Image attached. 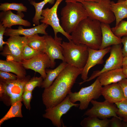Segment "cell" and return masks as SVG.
I'll use <instances>...</instances> for the list:
<instances>
[{"mask_svg":"<svg viewBox=\"0 0 127 127\" xmlns=\"http://www.w3.org/2000/svg\"><path fill=\"white\" fill-rule=\"evenodd\" d=\"M83 69L68 64L42 95L46 109L52 108L62 101L71 92V89Z\"/></svg>","mask_w":127,"mask_h":127,"instance_id":"cell-1","label":"cell"},{"mask_svg":"<svg viewBox=\"0 0 127 127\" xmlns=\"http://www.w3.org/2000/svg\"><path fill=\"white\" fill-rule=\"evenodd\" d=\"M101 23L88 17L81 21L71 33L72 41L76 44L85 45L98 50L102 41Z\"/></svg>","mask_w":127,"mask_h":127,"instance_id":"cell-2","label":"cell"},{"mask_svg":"<svg viewBox=\"0 0 127 127\" xmlns=\"http://www.w3.org/2000/svg\"><path fill=\"white\" fill-rule=\"evenodd\" d=\"M61 26L66 32L70 34L80 22L88 17L82 3L79 2L66 3L61 10Z\"/></svg>","mask_w":127,"mask_h":127,"instance_id":"cell-3","label":"cell"},{"mask_svg":"<svg viewBox=\"0 0 127 127\" xmlns=\"http://www.w3.org/2000/svg\"><path fill=\"white\" fill-rule=\"evenodd\" d=\"M64 62L78 68L83 69L88 57V47L85 45L76 44L71 40L63 41L61 44Z\"/></svg>","mask_w":127,"mask_h":127,"instance_id":"cell-4","label":"cell"},{"mask_svg":"<svg viewBox=\"0 0 127 127\" xmlns=\"http://www.w3.org/2000/svg\"><path fill=\"white\" fill-rule=\"evenodd\" d=\"M31 78L28 75L23 78L5 80L0 79V84L4 88V92L0 96L1 99L7 106H9L19 101H23L22 96L26 83Z\"/></svg>","mask_w":127,"mask_h":127,"instance_id":"cell-5","label":"cell"},{"mask_svg":"<svg viewBox=\"0 0 127 127\" xmlns=\"http://www.w3.org/2000/svg\"><path fill=\"white\" fill-rule=\"evenodd\" d=\"M110 0H102L97 2L83 1L81 3L85 9L88 17L101 23L111 24L115 20L111 9Z\"/></svg>","mask_w":127,"mask_h":127,"instance_id":"cell-6","label":"cell"},{"mask_svg":"<svg viewBox=\"0 0 127 127\" xmlns=\"http://www.w3.org/2000/svg\"><path fill=\"white\" fill-rule=\"evenodd\" d=\"M98 78L90 85L82 87L77 92H71L68 95L71 102H79V109L85 110L88 108L91 100L99 98L101 95L102 87Z\"/></svg>","mask_w":127,"mask_h":127,"instance_id":"cell-7","label":"cell"},{"mask_svg":"<svg viewBox=\"0 0 127 127\" xmlns=\"http://www.w3.org/2000/svg\"><path fill=\"white\" fill-rule=\"evenodd\" d=\"M122 47L121 44L112 45L110 49V56L106 61L103 68L101 70L94 71L91 76L87 80L79 83V85L94 79L104 72L122 68L124 57Z\"/></svg>","mask_w":127,"mask_h":127,"instance_id":"cell-8","label":"cell"},{"mask_svg":"<svg viewBox=\"0 0 127 127\" xmlns=\"http://www.w3.org/2000/svg\"><path fill=\"white\" fill-rule=\"evenodd\" d=\"M79 106V104L71 102L68 95L59 103L52 108L46 109L43 117L50 120L54 126L61 127L63 126L61 119L62 115L67 113L72 107H78Z\"/></svg>","mask_w":127,"mask_h":127,"instance_id":"cell-9","label":"cell"},{"mask_svg":"<svg viewBox=\"0 0 127 127\" xmlns=\"http://www.w3.org/2000/svg\"><path fill=\"white\" fill-rule=\"evenodd\" d=\"M90 102L92 107L86 111L83 116L96 117L100 119H107L114 116L122 120L117 115L118 108L115 103L105 100L99 102L94 99L91 100Z\"/></svg>","mask_w":127,"mask_h":127,"instance_id":"cell-10","label":"cell"},{"mask_svg":"<svg viewBox=\"0 0 127 127\" xmlns=\"http://www.w3.org/2000/svg\"><path fill=\"white\" fill-rule=\"evenodd\" d=\"M64 0H56L53 6L51 8H47L43 9L41 16L43 18L40 20V22L52 28L54 33V38L58 37L57 34L60 32L65 36L69 40H71V35L65 32L61 27L57 13L58 7Z\"/></svg>","mask_w":127,"mask_h":127,"instance_id":"cell-11","label":"cell"},{"mask_svg":"<svg viewBox=\"0 0 127 127\" xmlns=\"http://www.w3.org/2000/svg\"><path fill=\"white\" fill-rule=\"evenodd\" d=\"M27 37L19 35L9 36L7 39L3 50L0 53L2 56L6 57L9 55L13 58L14 60L21 62L23 48L27 44Z\"/></svg>","mask_w":127,"mask_h":127,"instance_id":"cell-12","label":"cell"},{"mask_svg":"<svg viewBox=\"0 0 127 127\" xmlns=\"http://www.w3.org/2000/svg\"><path fill=\"white\" fill-rule=\"evenodd\" d=\"M22 63L26 69H31L39 73L45 79L46 77V69L51 67V62L45 53H40L31 58L23 60Z\"/></svg>","mask_w":127,"mask_h":127,"instance_id":"cell-13","label":"cell"},{"mask_svg":"<svg viewBox=\"0 0 127 127\" xmlns=\"http://www.w3.org/2000/svg\"><path fill=\"white\" fill-rule=\"evenodd\" d=\"M45 44L44 52L48 55L51 62V68H53L56 64L55 60L58 59L64 62L63 49L61 46L62 39L53 38L51 36L45 35Z\"/></svg>","mask_w":127,"mask_h":127,"instance_id":"cell-14","label":"cell"},{"mask_svg":"<svg viewBox=\"0 0 127 127\" xmlns=\"http://www.w3.org/2000/svg\"><path fill=\"white\" fill-rule=\"evenodd\" d=\"M111 47L101 50H95L88 48V56L86 64L83 69L81 77L84 81L88 78V75L90 69L96 64H102L104 56L110 52Z\"/></svg>","mask_w":127,"mask_h":127,"instance_id":"cell-15","label":"cell"},{"mask_svg":"<svg viewBox=\"0 0 127 127\" xmlns=\"http://www.w3.org/2000/svg\"><path fill=\"white\" fill-rule=\"evenodd\" d=\"M24 16V14H15L11 10L2 11L0 13V22L6 28H11L12 26L16 25L30 26L31 23L22 19Z\"/></svg>","mask_w":127,"mask_h":127,"instance_id":"cell-16","label":"cell"},{"mask_svg":"<svg viewBox=\"0 0 127 127\" xmlns=\"http://www.w3.org/2000/svg\"><path fill=\"white\" fill-rule=\"evenodd\" d=\"M101 93L105 100L112 103H115L125 99L118 83L104 86L102 87Z\"/></svg>","mask_w":127,"mask_h":127,"instance_id":"cell-17","label":"cell"},{"mask_svg":"<svg viewBox=\"0 0 127 127\" xmlns=\"http://www.w3.org/2000/svg\"><path fill=\"white\" fill-rule=\"evenodd\" d=\"M48 26L42 23L30 28L24 29L21 26H19L18 29H13L11 28H7L4 35L9 36L14 35H23L27 37L36 34L46 35L48 34L46 29Z\"/></svg>","mask_w":127,"mask_h":127,"instance_id":"cell-18","label":"cell"},{"mask_svg":"<svg viewBox=\"0 0 127 127\" xmlns=\"http://www.w3.org/2000/svg\"><path fill=\"white\" fill-rule=\"evenodd\" d=\"M101 26L102 38L99 50L104 49L111 45L122 44L121 38L115 35L109 24L101 23Z\"/></svg>","mask_w":127,"mask_h":127,"instance_id":"cell-19","label":"cell"},{"mask_svg":"<svg viewBox=\"0 0 127 127\" xmlns=\"http://www.w3.org/2000/svg\"><path fill=\"white\" fill-rule=\"evenodd\" d=\"M0 70L14 73L17 76L18 78H23L26 76L25 69L20 62L0 60Z\"/></svg>","mask_w":127,"mask_h":127,"instance_id":"cell-20","label":"cell"},{"mask_svg":"<svg viewBox=\"0 0 127 127\" xmlns=\"http://www.w3.org/2000/svg\"><path fill=\"white\" fill-rule=\"evenodd\" d=\"M102 86L118 83L126 78L122 68L112 70L104 72L98 77Z\"/></svg>","mask_w":127,"mask_h":127,"instance_id":"cell-21","label":"cell"},{"mask_svg":"<svg viewBox=\"0 0 127 127\" xmlns=\"http://www.w3.org/2000/svg\"><path fill=\"white\" fill-rule=\"evenodd\" d=\"M68 64L62 62L56 68L54 69H46L47 76L44 79L41 87L44 89L49 87L62 71L66 67Z\"/></svg>","mask_w":127,"mask_h":127,"instance_id":"cell-22","label":"cell"},{"mask_svg":"<svg viewBox=\"0 0 127 127\" xmlns=\"http://www.w3.org/2000/svg\"><path fill=\"white\" fill-rule=\"evenodd\" d=\"M111 9L115 18V26L117 25L124 19L127 18V6L120 0H118L116 3L111 1Z\"/></svg>","mask_w":127,"mask_h":127,"instance_id":"cell-23","label":"cell"},{"mask_svg":"<svg viewBox=\"0 0 127 127\" xmlns=\"http://www.w3.org/2000/svg\"><path fill=\"white\" fill-rule=\"evenodd\" d=\"M110 119H100L98 118L88 116L81 122L80 125L83 127H108Z\"/></svg>","mask_w":127,"mask_h":127,"instance_id":"cell-24","label":"cell"},{"mask_svg":"<svg viewBox=\"0 0 127 127\" xmlns=\"http://www.w3.org/2000/svg\"><path fill=\"white\" fill-rule=\"evenodd\" d=\"M27 44L38 51L44 52L45 47V35L42 36L36 34L27 37Z\"/></svg>","mask_w":127,"mask_h":127,"instance_id":"cell-25","label":"cell"},{"mask_svg":"<svg viewBox=\"0 0 127 127\" xmlns=\"http://www.w3.org/2000/svg\"><path fill=\"white\" fill-rule=\"evenodd\" d=\"M55 0H44L38 3L36 2L35 1L32 0L30 2L31 4L34 7L35 13L34 17L33 18L32 22L36 25L40 24V21L43 17L41 16L42 11L44 6L47 3L53 4Z\"/></svg>","mask_w":127,"mask_h":127,"instance_id":"cell-26","label":"cell"},{"mask_svg":"<svg viewBox=\"0 0 127 127\" xmlns=\"http://www.w3.org/2000/svg\"><path fill=\"white\" fill-rule=\"evenodd\" d=\"M22 104L21 102H16L11 105L8 112L0 120V126L5 121L15 117L22 118L23 117L21 108Z\"/></svg>","mask_w":127,"mask_h":127,"instance_id":"cell-27","label":"cell"},{"mask_svg":"<svg viewBox=\"0 0 127 127\" xmlns=\"http://www.w3.org/2000/svg\"><path fill=\"white\" fill-rule=\"evenodd\" d=\"M27 8L22 3H4L0 4V10L6 11L9 10L16 11L17 14H22V12H27Z\"/></svg>","mask_w":127,"mask_h":127,"instance_id":"cell-28","label":"cell"},{"mask_svg":"<svg viewBox=\"0 0 127 127\" xmlns=\"http://www.w3.org/2000/svg\"><path fill=\"white\" fill-rule=\"evenodd\" d=\"M115 104L118 108L117 115L123 121L127 122V99H124Z\"/></svg>","mask_w":127,"mask_h":127,"instance_id":"cell-29","label":"cell"},{"mask_svg":"<svg viewBox=\"0 0 127 127\" xmlns=\"http://www.w3.org/2000/svg\"><path fill=\"white\" fill-rule=\"evenodd\" d=\"M44 79L41 76L40 77H34L28 81L24 86V90L32 92L36 87H41Z\"/></svg>","mask_w":127,"mask_h":127,"instance_id":"cell-30","label":"cell"},{"mask_svg":"<svg viewBox=\"0 0 127 127\" xmlns=\"http://www.w3.org/2000/svg\"><path fill=\"white\" fill-rule=\"evenodd\" d=\"M111 28L113 33L118 37L127 36V21L123 20Z\"/></svg>","mask_w":127,"mask_h":127,"instance_id":"cell-31","label":"cell"},{"mask_svg":"<svg viewBox=\"0 0 127 127\" xmlns=\"http://www.w3.org/2000/svg\"><path fill=\"white\" fill-rule=\"evenodd\" d=\"M42 52H43L35 49L29 47L27 44L25 46L23 50L22 61L30 59Z\"/></svg>","mask_w":127,"mask_h":127,"instance_id":"cell-32","label":"cell"},{"mask_svg":"<svg viewBox=\"0 0 127 127\" xmlns=\"http://www.w3.org/2000/svg\"><path fill=\"white\" fill-rule=\"evenodd\" d=\"M32 97V91H24L22 96V100L26 108L29 110L31 109L30 102Z\"/></svg>","mask_w":127,"mask_h":127,"instance_id":"cell-33","label":"cell"},{"mask_svg":"<svg viewBox=\"0 0 127 127\" xmlns=\"http://www.w3.org/2000/svg\"><path fill=\"white\" fill-rule=\"evenodd\" d=\"M0 79L5 80H10L16 79L17 76L12 74L8 72L0 71Z\"/></svg>","mask_w":127,"mask_h":127,"instance_id":"cell-34","label":"cell"},{"mask_svg":"<svg viewBox=\"0 0 127 127\" xmlns=\"http://www.w3.org/2000/svg\"><path fill=\"white\" fill-rule=\"evenodd\" d=\"M122 119L115 117H113L110 119L109 127H123Z\"/></svg>","mask_w":127,"mask_h":127,"instance_id":"cell-35","label":"cell"},{"mask_svg":"<svg viewBox=\"0 0 127 127\" xmlns=\"http://www.w3.org/2000/svg\"><path fill=\"white\" fill-rule=\"evenodd\" d=\"M6 28L4 27L0 22V49L2 51L3 49V45L7 44V42L3 40V35H4Z\"/></svg>","mask_w":127,"mask_h":127,"instance_id":"cell-36","label":"cell"},{"mask_svg":"<svg viewBox=\"0 0 127 127\" xmlns=\"http://www.w3.org/2000/svg\"><path fill=\"white\" fill-rule=\"evenodd\" d=\"M118 83L122 89L124 99H127V79H124Z\"/></svg>","mask_w":127,"mask_h":127,"instance_id":"cell-37","label":"cell"},{"mask_svg":"<svg viewBox=\"0 0 127 127\" xmlns=\"http://www.w3.org/2000/svg\"><path fill=\"white\" fill-rule=\"evenodd\" d=\"M121 43L123 45L122 49L123 56H127V36H123L121 38Z\"/></svg>","mask_w":127,"mask_h":127,"instance_id":"cell-38","label":"cell"},{"mask_svg":"<svg viewBox=\"0 0 127 127\" xmlns=\"http://www.w3.org/2000/svg\"><path fill=\"white\" fill-rule=\"evenodd\" d=\"M102 0H65L66 3L69 2H79L83 1H93L98 2Z\"/></svg>","mask_w":127,"mask_h":127,"instance_id":"cell-39","label":"cell"},{"mask_svg":"<svg viewBox=\"0 0 127 127\" xmlns=\"http://www.w3.org/2000/svg\"><path fill=\"white\" fill-rule=\"evenodd\" d=\"M122 68L124 74L127 79V65H123Z\"/></svg>","mask_w":127,"mask_h":127,"instance_id":"cell-40","label":"cell"},{"mask_svg":"<svg viewBox=\"0 0 127 127\" xmlns=\"http://www.w3.org/2000/svg\"><path fill=\"white\" fill-rule=\"evenodd\" d=\"M127 65V56L124 57L123 62V65Z\"/></svg>","mask_w":127,"mask_h":127,"instance_id":"cell-41","label":"cell"},{"mask_svg":"<svg viewBox=\"0 0 127 127\" xmlns=\"http://www.w3.org/2000/svg\"><path fill=\"white\" fill-rule=\"evenodd\" d=\"M120 0L123 3L127 6V0Z\"/></svg>","mask_w":127,"mask_h":127,"instance_id":"cell-42","label":"cell"},{"mask_svg":"<svg viewBox=\"0 0 127 127\" xmlns=\"http://www.w3.org/2000/svg\"><path fill=\"white\" fill-rule=\"evenodd\" d=\"M123 127H127V122L123 121Z\"/></svg>","mask_w":127,"mask_h":127,"instance_id":"cell-43","label":"cell"},{"mask_svg":"<svg viewBox=\"0 0 127 127\" xmlns=\"http://www.w3.org/2000/svg\"><path fill=\"white\" fill-rule=\"evenodd\" d=\"M32 0H28L30 2Z\"/></svg>","mask_w":127,"mask_h":127,"instance_id":"cell-44","label":"cell"},{"mask_svg":"<svg viewBox=\"0 0 127 127\" xmlns=\"http://www.w3.org/2000/svg\"></svg>","mask_w":127,"mask_h":127,"instance_id":"cell-45","label":"cell"}]
</instances>
